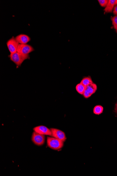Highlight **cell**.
I'll return each instance as SVG.
<instances>
[{"instance_id":"1","label":"cell","mask_w":117,"mask_h":176,"mask_svg":"<svg viewBox=\"0 0 117 176\" xmlns=\"http://www.w3.org/2000/svg\"><path fill=\"white\" fill-rule=\"evenodd\" d=\"M29 54H25L22 53H17L10 54V58L11 60L17 66H19L25 60L29 58Z\"/></svg>"},{"instance_id":"2","label":"cell","mask_w":117,"mask_h":176,"mask_svg":"<svg viewBox=\"0 0 117 176\" xmlns=\"http://www.w3.org/2000/svg\"><path fill=\"white\" fill-rule=\"evenodd\" d=\"M64 142L54 137H48L47 138L48 146L54 150H58L64 146Z\"/></svg>"},{"instance_id":"3","label":"cell","mask_w":117,"mask_h":176,"mask_svg":"<svg viewBox=\"0 0 117 176\" xmlns=\"http://www.w3.org/2000/svg\"><path fill=\"white\" fill-rule=\"evenodd\" d=\"M32 140L34 144L38 146H41L43 145L45 142V136L34 131L33 133Z\"/></svg>"},{"instance_id":"4","label":"cell","mask_w":117,"mask_h":176,"mask_svg":"<svg viewBox=\"0 0 117 176\" xmlns=\"http://www.w3.org/2000/svg\"><path fill=\"white\" fill-rule=\"evenodd\" d=\"M7 46L11 54L17 53L19 43L16 40L15 38L13 37L7 42Z\"/></svg>"},{"instance_id":"5","label":"cell","mask_w":117,"mask_h":176,"mask_svg":"<svg viewBox=\"0 0 117 176\" xmlns=\"http://www.w3.org/2000/svg\"><path fill=\"white\" fill-rule=\"evenodd\" d=\"M34 51L33 47L27 44H19L17 49L18 53L25 54H29Z\"/></svg>"},{"instance_id":"6","label":"cell","mask_w":117,"mask_h":176,"mask_svg":"<svg viewBox=\"0 0 117 176\" xmlns=\"http://www.w3.org/2000/svg\"><path fill=\"white\" fill-rule=\"evenodd\" d=\"M52 133V137L55 138L64 142L67 138L65 133L62 131L55 129V128H51L50 129Z\"/></svg>"},{"instance_id":"7","label":"cell","mask_w":117,"mask_h":176,"mask_svg":"<svg viewBox=\"0 0 117 176\" xmlns=\"http://www.w3.org/2000/svg\"><path fill=\"white\" fill-rule=\"evenodd\" d=\"M34 132L39 133V134L44 135H48V136H52V133L51 129L45 126L40 125L34 127Z\"/></svg>"},{"instance_id":"8","label":"cell","mask_w":117,"mask_h":176,"mask_svg":"<svg viewBox=\"0 0 117 176\" xmlns=\"http://www.w3.org/2000/svg\"><path fill=\"white\" fill-rule=\"evenodd\" d=\"M15 39L19 44H27L31 39L27 35L21 34L16 37Z\"/></svg>"},{"instance_id":"9","label":"cell","mask_w":117,"mask_h":176,"mask_svg":"<svg viewBox=\"0 0 117 176\" xmlns=\"http://www.w3.org/2000/svg\"><path fill=\"white\" fill-rule=\"evenodd\" d=\"M115 0H109L108 3L104 9V11L106 13H112L113 12L115 6Z\"/></svg>"},{"instance_id":"10","label":"cell","mask_w":117,"mask_h":176,"mask_svg":"<svg viewBox=\"0 0 117 176\" xmlns=\"http://www.w3.org/2000/svg\"><path fill=\"white\" fill-rule=\"evenodd\" d=\"M97 90V86L96 84L92 83L86 87V90L89 93L92 95L94 94Z\"/></svg>"},{"instance_id":"11","label":"cell","mask_w":117,"mask_h":176,"mask_svg":"<svg viewBox=\"0 0 117 176\" xmlns=\"http://www.w3.org/2000/svg\"><path fill=\"white\" fill-rule=\"evenodd\" d=\"M93 83L92 78L90 77H84L80 82L82 84L86 87L88 86V85L92 84Z\"/></svg>"},{"instance_id":"12","label":"cell","mask_w":117,"mask_h":176,"mask_svg":"<svg viewBox=\"0 0 117 176\" xmlns=\"http://www.w3.org/2000/svg\"><path fill=\"white\" fill-rule=\"evenodd\" d=\"M86 89V87L82 84L81 83L77 84L76 86V90L79 94L83 95Z\"/></svg>"},{"instance_id":"13","label":"cell","mask_w":117,"mask_h":176,"mask_svg":"<svg viewBox=\"0 0 117 176\" xmlns=\"http://www.w3.org/2000/svg\"><path fill=\"white\" fill-rule=\"evenodd\" d=\"M104 108L100 105L95 106L93 109V113L96 115H99L103 112Z\"/></svg>"},{"instance_id":"14","label":"cell","mask_w":117,"mask_h":176,"mask_svg":"<svg viewBox=\"0 0 117 176\" xmlns=\"http://www.w3.org/2000/svg\"><path fill=\"white\" fill-rule=\"evenodd\" d=\"M112 24L115 29L117 31V16H115L111 18Z\"/></svg>"},{"instance_id":"15","label":"cell","mask_w":117,"mask_h":176,"mask_svg":"<svg viewBox=\"0 0 117 176\" xmlns=\"http://www.w3.org/2000/svg\"><path fill=\"white\" fill-rule=\"evenodd\" d=\"M109 1L108 0H98V1L101 6L105 8L108 4Z\"/></svg>"},{"instance_id":"16","label":"cell","mask_w":117,"mask_h":176,"mask_svg":"<svg viewBox=\"0 0 117 176\" xmlns=\"http://www.w3.org/2000/svg\"><path fill=\"white\" fill-rule=\"evenodd\" d=\"M83 95L84 97L86 99L89 98V97L92 96V95L90 94L86 90H85Z\"/></svg>"},{"instance_id":"17","label":"cell","mask_w":117,"mask_h":176,"mask_svg":"<svg viewBox=\"0 0 117 176\" xmlns=\"http://www.w3.org/2000/svg\"><path fill=\"white\" fill-rule=\"evenodd\" d=\"M113 13L114 15L117 16V5L115 6Z\"/></svg>"},{"instance_id":"18","label":"cell","mask_w":117,"mask_h":176,"mask_svg":"<svg viewBox=\"0 0 117 176\" xmlns=\"http://www.w3.org/2000/svg\"><path fill=\"white\" fill-rule=\"evenodd\" d=\"M115 110L116 112L117 113V103L116 104Z\"/></svg>"},{"instance_id":"19","label":"cell","mask_w":117,"mask_h":176,"mask_svg":"<svg viewBox=\"0 0 117 176\" xmlns=\"http://www.w3.org/2000/svg\"><path fill=\"white\" fill-rule=\"evenodd\" d=\"M117 5V0H115V6Z\"/></svg>"},{"instance_id":"20","label":"cell","mask_w":117,"mask_h":176,"mask_svg":"<svg viewBox=\"0 0 117 176\" xmlns=\"http://www.w3.org/2000/svg\"><path fill=\"white\" fill-rule=\"evenodd\" d=\"M116 32L117 34V31H116Z\"/></svg>"}]
</instances>
